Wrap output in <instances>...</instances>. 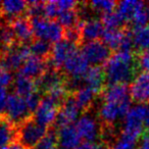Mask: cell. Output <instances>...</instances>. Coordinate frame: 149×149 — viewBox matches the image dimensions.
<instances>
[{"mask_svg": "<svg viewBox=\"0 0 149 149\" xmlns=\"http://www.w3.org/2000/svg\"><path fill=\"white\" fill-rule=\"evenodd\" d=\"M106 83L108 85H129L140 74L136 52H113L103 66Z\"/></svg>", "mask_w": 149, "mask_h": 149, "instance_id": "1", "label": "cell"}, {"mask_svg": "<svg viewBox=\"0 0 149 149\" xmlns=\"http://www.w3.org/2000/svg\"><path fill=\"white\" fill-rule=\"evenodd\" d=\"M49 128L39 124L33 116L17 127V142L23 149H33L47 134Z\"/></svg>", "mask_w": 149, "mask_h": 149, "instance_id": "2", "label": "cell"}, {"mask_svg": "<svg viewBox=\"0 0 149 149\" xmlns=\"http://www.w3.org/2000/svg\"><path fill=\"white\" fill-rule=\"evenodd\" d=\"M30 19L35 38L46 40L52 44L63 40L64 29L57 21H51L45 17H32Z\"/></svg>", "mask_w": 149, "mask_h": 149, "instance_id": "3", "label": "cell"}, {"mask_svg": "<svg viewBox=\"0 0 149 149\" xmlns=\"http://www.w3.org/2000/svg\"><path fill=\"white\" fill-rule=\"evenodd\" d=\"M133 100L126 101H103L98 111V118L101 125L118 126V122L125 120L127 113L131 109Z\"/></svg>", "mask_w": 149, "mask_h": 149, "instance_id": "4", "label": "cell"}, {"mask_svg": "<svg viewBox=\"0 0 149 149\" xmlns=\"http://www.w3.org/2000/svg\"><path fill=\"white\" fill-rule=\"evenodd\" d=\"M2 114L6 120H8L15 127H17L26 120L33 116V114L31 113L29 107H28L26 99L15 93L8 95L5 110Z\"/></svg>", "mask_w": 149, "mask_h": 149, "instance_id": "5", "label": "cell"}, {"mask_svg": "<svg viewBox=\"0 0 149 149\" xmlns=\"http://www.w3.org/2000/svg\"><path fill=\"white\" fill-rule=\"evenodd\" d=\"M92 109L83 113V116L79 118L76 123L77 131L84 142H93L100 140L101 124L97 114L92 113Z\"/></svg>", "mask_w": 149, "mask_h": 149, "instance_id": "6", "label": "cell"}, {"mask_svg": "<svg viewBox=\"0 0 149 149\" xmlns=\"http://www.w3.org/2000/svg\"><path fill=\"white\" fill-rule=\"evenodd\" d=\"M81 52L88 63H91L92 66H102L107 62L113 52L104 44V42L100 40L87 42L81 46Z\"/></svg>", "mask_w": 149, "mask_h": 149, "instance_id": "7", "label": "cell"}, {"mask_svg": "<svg viewBox=\"0 0 149 149\" xmlns=\"http://www.w3.org/2000/svg\"><path fill=\"white\" fill-rule=\"evenodd\" d=\"M147 107L145 106V104H137L134 107H132L125 118L122 131L141 138L145 131L144 122Z\"/></svg>", "mask_w": 149, "mask_h": 149, "instance_id": "8", "label": "cell"}, {"mask_svg": "<svg viewBox=\"0 0 149 149\" xmlns=\"http://www.w3.org/2000/svg\"><path fill=\"white\" fill-rule=\"evenodd\" d=\"M78 50V46L70 43L68 40H61L57 43L53 44L51 55L47 60L48 68L61 72L62 66L66 61L70 54Z\"/></svg>", "mask_w": 149, "mask_h": 149, "instance_id": "9", "label": "cell"}, {"mask_svg": "<svg viewBox=\"0 0 149 149\" xmlns=\"http://www.w3.org/2000/svg\"><path fill=\"white\" fill-rule=\"evenodd\" d=\"M59 108L60 106L56 102H54L53 100L46 97V96H42L41 102H40L36 111L34 112L33 118L39 124L50 128L54 125Z\"/></svg>", "mask_w": 149, "mask_h": 149, "instance_id": "10", "label": "cell"}, {"mask_svg": "<svg viewBox=\"0 0 149 149\" xmlns=\"http://www.w3.org/2000/svg\"><path fill=\"white\" fill-rule=\"evenodd\" d=\"M80 112H81V110H80L79 106L77 105L72 94H70L68 97L65 99V101L60 106L53 127L56 129H59L65 126H70V125H72V123L79 120Z\"/></svg>", "mask_w": 149, "mask_h": 149, "instance_id": "11", "label": "cell"}, {"mask_svg": "<svg viewBox=\"0 0 149 149\" xmlns=\"http://www.w3.org/2000/svg\"><path fill=\"white\" fill-rule=\"evenodd\" d=\"M89 63L81 51L77 50L70 54L62 66L61 72L66 78H84L89 70Z\"/></svg>", "mask_w": 149, "mask_h": 149, "instance_id": "12", "label": "cell"}, {"mask_svg": "<svg viewBox=\"0 0 149 149\" xmlns=\"http://www.w3.org/2000/svg\"><path fill=\"white\" fill-rule=\"evenodd\" d=\"M30 55H31V52H30L29 46L23 45V44H17L1 58H2L7 70L11 72H19L24 62Z\"/></svg>", "mask_w": 149, "mask_h": 149, "instance_id": "13", "label": "cell"}, {"mask_svg": "<svg viewBox=\"0 0 149 149\" xmlns=\"http://www.w3.org/2000/svg\"><path fill=\"white\" fill-rule=\"evenodd\" d=\"M132 100L138 104L149 102V72H142L130 85Z\"/></svg>", "mask_w": 149, "mask_h": 149, "instance_id": "14", "label": "cell"}, {"mask_svg": "<svg viewBox=\"0 0 149 149\" xmlns=\"http://www.w3.org/2000/svg\"><path fill=\"white\" fill-rule=\"evenodd\" d=\"M48 70L47 60L42 59L35 55H30L26 59L24 64L22 65L21 70L17 72V74H22L24 77L30 78V79L37 81L38 79L42 77L44 72Z\"/></svg>", "mask_w": 149, "mask_h": 149, "instance_id": "15", "label": "cell"}, {"mask_svg": "<svg viewBox=\"0 0 149 149\" xmlns=\"http://www.w3.org/2000/svg\"><path fill=\"white\" fill-rule=\"evenodd\" d=\"M28 2L22 0H6L0 5V17L10 24L15 19L27 15Z\"/></svg>", "mask_w": 149, "mask_h": 149, "instance_id": "16", "label": "cell"}, {"mask_svg": "<svg viewBox=\"0 0 149 149\" xmlns=\"http://www.w3.org/2000/svg\"><path fill=\"white\" fill-rule=\"evenodd\" d=\"M10 26L19 44L29 45L35 39L31 19L28 15H24L19 19H15L10 23Z\"/></svg>", "mask_w": 149, "mask_h": 149, "instance_id": "17", "label": "cell"}, {"mask_svg": "<svg viewBox=\"0 0 149 149\" xmlns=\"http://www.w3.org/2000/svg\"><path fill=\"white\" fill-rule=\"evenodd\" d=\"M105 82V74L102 66H91L84 76L85 86L93 90L98 96L101 95L107 86Z\"/></svg>", "mask_w": 149, "mask_h": 149, "instance_id": "18", "label": "cell"}, {"mask_svg": "<svg viewBox=\"0 0 149 149\" xmlns=\"http://www.w3.org/2000/svg\"><path fill=\"white\" fill-rule=\"evenodd\" d=\"M58 148L60 149H74L81 144V137L74 125L65 126L57 129Z\"/></svg>", "mask_w": 149, "mask_h": 149, "instance_id": "19", "label": "cell"}, {"mask_svg": "<svg viewBox=\"0 0 149 149\" xmlns=\"http://www.w3.org/2000/svg\"><path fill=\"white\" fill-rule=\"evenodd\" d=\"M80 30H81L82 42L87 43L99 40L100 37L102 38L105 28L101 19H93L80 24Z\"/></svg>", "mask_w": 149, "mask_h": 149, "instance_id": "20", "label": "cell"}, {"mask_svg": "<svg viewBox=\"0 0 149 149\" xmlns=\"http://www.w3.org/2000/svg\"><path fill=\"white\" fill-rule=\"evenodd\" d=\"M146 3L142 1H136V0H127V1H120L118 2L116 11L120 15L123 21L126 25L130 26L133 19L142 9L145 8Z\"/></svg>", "mask_w": 149, "mask_h": 149, "instance_id": "21", "label": "cell"}, {"mask_svg": "<svg viewBox=\"0 0 149 149\" xmlns=\"http://www.w3.org/2000/svg\"><path fill=\"white\" fill-rule=\"evenodd\" d=\"M72 97H74V101L77 103V105L79 106L80 110H81L83 113L89 111L90 109L94 107V101L98 96L95 92L92 89H90L89 87H84L80 88L79 90H77L76 92L72 93Z\"/></svg>", "mask_w": 149, "mask_h": 149, "instance_id": "22", "label": "cell"}, {"mask_svg": "<svg viewBox=\"0 0 149 149\" xmlns=\"http://www.w3.org/2000/svg\"><path fill=\"white\" fill-rule=\"evenodd\" d=\"M13 85L15 93L24 98L38 92L36 81L30 79V78L24 77V76H22L19 74H17V77L15 78Z\"/></svg>", "mask_w": 149, "mask_h": 149, "instance_id": "23", "label": "cell"}, {"mask_svg": "<svg viewBox=\"0 0 149 149\" xmlns=\"http://www.w3.org/2000/svg\"><path fill=\"white\" fill-rule=\"evenodd\" d=\"M17 142V127L3 116L0 120V149Z\"/></svg>", "mask_w": 149, "mask_h": 149, "instance_id": "24", "label": "cell"}, {"mask_svg": "<svg viewBox=\"0 0 149 149\" xmlns=\"http://www.w3.org/2000/svg\"><path fill=\"white\" fill-rule=\"evenodd\" d=\"M127 28V27H126ZM126 28L123 29H105L102 35V41L111 51H118L124 39Z\"/></svg>", "mask_w": 149, "mask_h": 149, "instance_id": "25", "label": "cell"}, {"mask_svg": "<svg viewBox=\"0 0 149 149\" xmlns=\"http://www.w3.org/2000/svg\"><path fill=\"white\" fill-rule=\"evenodd\" d=\"M29 49L32 55H35L37 57H40L42 59L48 60L51 55L53 44L49 41H46L43 39H35L29 44Z\"/></svg>", "mask_w": 149, "mask_h": 149, "instance_id": "26", "label": "cell"}, {"mask_svg": "<svg viewBox=\"0 0 149 149\" xmlns=\"http://www.w3.org/2000/svg\"><path fill=\"white\" fill-rule=\"evenodd\" d=\"M134 40L135 52H142L149 50V25L142 28L132 29Z\"/></svg>", "mask_w": 149, "mask_h": 149, "instance_id": "27", "label": "cell"}, {"mask_svg": "<svg viewBox=\"0 0 149 149\" xmlns=\"http://www.w3.org/2000/svg\"><path fill=\"white\" fill-rule=\"evenodd\" d=\"M56 21L60 24V26L64 30L80 27V24H81L77 7L74 9H70V10L60 13L59 15L57 17V19H56Z\"/></svg>", "mask_w": 149, "mask_h": 149, "instance_id": "28", "label": "cell"}, {"mask_svg": "<svg viewBox=\"0 0 149 149\" xmlns=\"http://www.w3.org/2000/svg\"><path fill=\"white\" fill-rule=\"evenodd\" d=\"M88 5L95 13V15H100L102 17L105 13L114 11V8L118 6V2L110 0H97V1H89Z\"/></svg>", "mask_w": 149, "mask_h": 149, "instance_id": "29", "label": "cell"}, {"mask_svg": "<svg viewBox=\"0 0 149 149\" xmlns=\"http://www.w3.org/2000/svg\"><path fill=\"white\" fill-rule=\"evenodd\" d=\"M138 140H140L138 137L122 131L116 143L112 145L110 149H137L136 146Z\"/></svg>", "mask_w": 149, "mask_h": 149, "instance_id": "30", "label": "cell"}, {"mask_svg": "<svg viewBox=\"0 0 149 149\" xmlns=\"http://www.w3.org/2000/svg\"><path fill=\"white\" fill-rule=\"evenodd\" d=\"M33 149H59L58 148L57 129L50 127L47 134Z\"/></svg>", "mask_w": 149, "mask_h": 149, "instance_id": "31", "label": "cell"}, {"mask_svg": "<svg viewBox=\"0 0 149 149\" xmlns=\"http://www.w3.org/2000/svg\"><path fill=\"white\" fill-rule=\"evenodd\" d=\"M101 21L105 29H123L128 26L126 25L118 11H111L109 13H105L101 17Z\"/></svg>", "mask_w": 149, "mask_h": 149, "instance_id": "32", "label": "cell"}, {"mask_svg": "<svg viewBox=\"0 0 149 149\" xmlns=\"http://www.w3.org/2000/svg\"><path fill=\"white\" fill-rule=\"evenodd\" d=\"M13 80L15 78L13 77L11 72L7 70L2 58L0 57V87L7 88L13 83Z\"/></svg>", "mask_w": 149, "mask_h": 149, "instance_id": "33", "label": "cell"}, {"mask_svg": "<svg viewBox=\"0 0 149 149\" xmlns=\"http://www.w3.org/2000/svg\"><path fill=\"white\" fill-rule=\"evenodd\" d=\"M137 53V52H136ZM139 68L142 72H149V50L137 53Z\"/></svg>", "mask_w": 149, "mask_h": 149, "instance_id": "34", "label": "cell"}, {"mask_svg": "<svg viewBox=\"0 0 149 149\" xmlns=\"http://www.w3.org/2000/svg\"><path fill=\"white\" fill-rule=\"evenodd\" d=\"M82 149H107L108 147L102 142L99 141H93V142H84L81 146Z\"/></svg>", "mask_w": 149, "mask_h": 149, "instance_id": "35", "label": "cell"}, {"mask_svg": "<svg viewBox=\"0 0 149 149\" xmlns=\"http://www.w3.org/2000/svg\"><path fill=\"white\" fill-rule=\"evenodd\" d=\"M8 99V94H7L6 88L0 87V113H3L5 110V106Z\"/></svg>", "mask_w": 149, "mask_h": 149, "instance_id": "36", "label": "cell"}, {"mask_svg": "<svg viewBox=\"0 0 149 149\" xmlns=\"http://www.w3.org/2000/svg\"><path fill=\"white\" fill-rule=\"evenodd\" d=\"M137 149H149V131H144L139 140V146Z\"/></svg>", "mask_w": 149, "mask_h": 149, "instance_id": "37", "label": "cell"}, {"mask_svg": "<svg viewBox=\"0 0 149 149\" xmlns=\"http://www.w3.org/2000/svg\"><path fill=\"white\" fill-rule=\"evenodd\" d=\"M2 149H23V147L17 142H15V143H13V144L8 145V146H6V147H3Z\"/></svg>", "mask_w": 149, "mask_h": 149, "instance_id": "38", "label": "cell"}, {"mask_svg": "<svg viewBox=\"0 0 149 149\" xmlns=\"http://www.w3.org/2000/svg\"><path fill=\"white\" fill-rule=\"evenodd\" d=\"M144 127H145V130L149 131V106L147 107V112H146V116H145Z\"/></svg>", "mask_w": 149, "mask_h": 149, "instance_id": "39", "label": "cell"}, {"mask_svg": "<svg viewBox=\"0 0 149 149\" xmlns=\"http://www.w3.org/2000/svg\"><path fill=\"white\" fill-rule=\"evenodd\" d=\"M146 9H147V13H148V15H149V2L146 3Z\"/></svg>", "mask_w": 149, "mask_h": 149, "instance_id": "40", "label": "cell"}, {"mask_svg": "<svg viewBox=\"0 0 149 149\" xmlns=\"http://www.w3.org/2000/svg\"><path fill=\"white\" fill-rule=\"evenodd\" d=\"M2 120V113H0V120Z\"/></svg>", "mask_w": 149, "mask_h": 149, "instance_id": "41", "label": "cell"}, {"mask_svg": "<svg viewBox=\"0 0 149 149\" xmlns=\"http://www.w3.org/2000/svg\"><path fill=\"white\" fill-rule=\"evenodd\" d=\"M74 149H82L81 147H77V148H74Z\"/></svg>", "mask_w": 149, "mask_h": 149, "instance_id": "42", "label": "cell"}, {"mask_svg": "<svg viewBox=\"0 0 149 149\" xmlns=\"http://www.w3.org/2000/svg\"><path fill=\"white\" fill-rule=\"evenodd\" d=\"M0 5H1V2H0Z\"/></svg>", "mask_w": 149, "mask_h": 149, "instance_id": "43", "label": "cell"}, {"mask_svg": "<svg viewBox=\"0 0 149 149\" xmlns=\"http://www.w3.org/2000/svg\"><path fill=\"white\" fill-rule=\"evenodd\" d=\"M107 149H110V148H107Z\"/></svg>", "mask_w": 149, "mask_h": 149, "instance_id": "44", "label": "cell"}]
</instances>
